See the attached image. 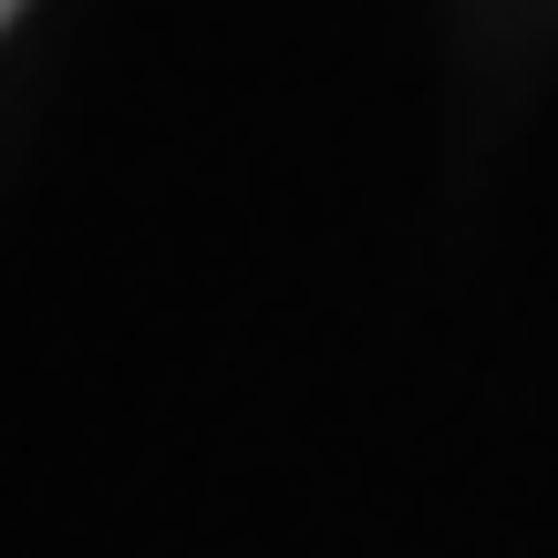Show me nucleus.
<instances>
[{
    "label": "nucleus",
    "mask_w": 558,
    "mask_h": 558,
    "mask_svg": "<svg viewBox=\"0 0 558 558\" xmlns=\"http://www.w3.org/2000/svg\"><path fill=\"white\" fill-rule=\"evenodd\" d=\"M11 11H21V0H0V21H11Z\"/></svg>",
    "instance_id": "f257e3e1"
}]
</instances>
